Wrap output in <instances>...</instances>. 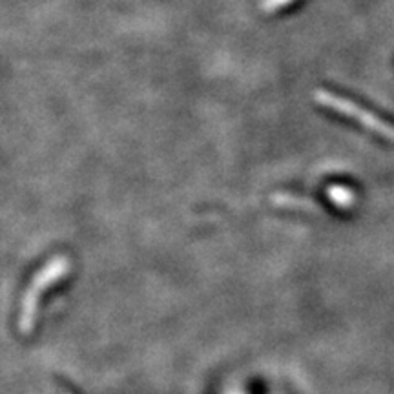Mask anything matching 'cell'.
<instances>
[{
	"mask_svg": "<svg viewBox=\"0 0 394 394\" xmlns=\"http://www.w3.org/2000/svg\"><path fill=\"white\" fill-rule=\"evenodd\" d=\"M316 100L320 103V105L327 106V108L334 110V112H340V114L347 115L349 119H353V121H356V123H360L362 126L369 128L371 131H374V133H378L380 137H383V139H389V140H394V128L390 126L389 123H386L383 119H380L378 115H374L372 112H369V110L362 108V106H358L356 103H353V100L349 99H343V97L340 96H334V93H331V91H316Z\"/></svg>",
	"mask_w": 394,
	"mask_h": 394,
	"instance_id": "1",
	"label": "cell"
},
{
	"mask_svg": "<svg viewBox=\"0 0 394 394\" xmlns=\"http://www.w3.org/2000/svg\"><path fill=\"white\" fill-rule=\"evenodd\" d=\"M327 194H329L332 203L340 204L343 209H349V206L354 204V194L349 188H343V186H331Z\"/></svg>",
	"mask_w": 394,
	"mask_h": 394,
	"instance_id": "2",
	"label": "cell"
},
{
	"mask_svg": "<svg viewBox=\"0 0 394 394\" xmlns=\"http://www.w3.org/2000/svg\"><path fill=\"white\" fill-rule=\"evenodd\" d=\"M294 0H265L261 4V8L265 9V11H276V9H281L285 8V6L292 4Z\"/></svg>",
	"mask_w": 394,
	"mask_h": 394,
	"instance_id": "3",
	"label": "cell"
}]
</instances>
